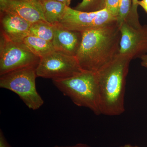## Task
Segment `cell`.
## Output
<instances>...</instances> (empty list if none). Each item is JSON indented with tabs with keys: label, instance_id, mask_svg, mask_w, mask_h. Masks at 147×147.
I'll return each instance as SVG.
<instances>
[{
	"label": "cell",
	"instance_id": "6da1fadb",
	"mask_svg": "<svg viewBox=\"0 0 147 147\" xmlns=\"http://www.w3.org/2000/svg\"><path fill=\"white\" fill-rule=\"evenodd\" d=\"M76 58L83 71L96 72L119 55L121 34L117 21L82 32Z\"/></svg>",
	"mask_w": 147,
	"mask_h": 147
},
{
	"label": "cell",
	"instance_id": "7a4b0ae2",
	"mask_svg": "<svg viewBox=\"0 0 147 147\" xmlns=\"http://www.w3.org/2000/svg\"><path fill=\"white\" fill-rule=\"evenodd\" d=\"M131 60L119 54L96 72L101 115L119 116L124 112L125 84Z\"/></svg>",
	"mask_w": 147,
	"mask_h": 147
},
{
	"label": "cell",
	"instance_id": "3957f363",
	"mask_svg": "<svg viewBox=\"0 0 147 147\" xmlns=\"http://www.w3.org/2000/svg\"><path fill=\"white\" fill-rule=\"evenodd\" d=\"M53 82L75 105L88 108L97 115H101L96 72L83 71L70 78Z\"/></svg>",
	"mask_w": 147,
	"mask_h": 147
},
{
	"label": "cell",
	"instance_id": "277c9868",
	"mask_svg": "<svg viewBox=\"0 0 147 147\" xmlns=\"http://www.w3.org/2000/svg\"><path fill=\"white\" fill-rule=\"evenodd\" d=\"M36 67H25L0 76V87L16 93L29 109L34 110L44 103L36 87Z\"/></svg>",
	"mask_w": 147,
	"mask_h": 147
},
{
	"label": "cell",
	"instance_id": "5b68a950",
	"mask_svg": "<svg viewBox=\"0 0 147 147\" xmlns=\"http://www.w3.org/2000/svg\"><path fill=\"white\" fill-rule=\"evenodd\" d=\"M40 60L23 42H12L1 35L0 76L25 67H37Z\"/></svg>",
	"mask_w": 147,
	"mask_h": 147
},
{
	"label": "cell",
	"instance_id": "8992f818",
	"mask_svg": "<svg viewBox=\"0 0 147 147\" xmlns=\"http://www.w3.org/2000/svg\"><path fill=\"white\" fill-rule=\"evenodd\" d=\"M82 71L76 57L56 51L40 59L36 68L37 77L53 81L67 79Z\"/></svg>",
	"mask_w": 147,
	"mask_h": 147
},
{
	"label": "cell",
	"instance_id": "52a82bcc",
	"mask_svg": "<svg viewBox=\"0 0 147 147\" xmlns=\"http://www.w3.org/2000/svg\"><path fill=\"white\" fill-rule=\"evenodd\" d=\"M116 21L117 18L106 8L94 12H84L67 6L63 17L58 24L69 30L82 33Z\"/></svg>",
	"mask_w": 147,
	"mask_h": 147
},
{
	"label": "cell",
	"instance_id": "ba28073f",
	"mask_svg": "<svg viewBox=\"0 0 147 147\" xmlns=\"http://www.w3.org/2000/svg\"><path fill=\"white\" fill-rule=\"evenodd\" d=\"M120 55L133 59L147 53V26L135 28L124 21L120 26Z\"/></svg>",
	"mask_w": 147,
	"mask_h": 147
},
{
	"label": "cell",
	"instance_id": "9c48e42d",
	"mask_svg": "<svg viewBox=\"0 0 147 147\" xmlns=\"http://www.w3.org/2000/svg\"><path fill=\"white\" fill-rule=\"evenodd\" d=\"M1 35L13 42L22 43L30 35L31 23L8 11L1 12Z\"/></svg>",
	"mask_w": 147,
	"mask_h": 147
},
{
	"label": "cell",
	"instance_id": "30bf717a",
	"mask_svg": "<svg viewBox=\"0 0 147 147\" xmlns=\"http://www.w3.org/2000/svg\"><path fill=\"white\" fill-rule=\"evenodd\" d=\"M53 44L55 51L76 57L82 40V33L55 25Z\"/></svg>",
	"mask_w": 147,
	"mask_h": 147
},
{
	"label": "cell",
	"instance_id": "8fae6325",
	"mask_svg": "<svg viewBox=\"0 0 147 147\" xmlns=\"http://www.w3.org/2000/svg\"><path fill=\"white\" fill-rule=\"evenodd\" d=\"M4 11L16 14L31 24L39 21H46L38 0H7Z\"/></svg>",
	"mask_w": 147,
	"mask_h": 147
},
{
	"label": "cell",
	"instance_id": "7c38bea8",
	"mask_svg": "<svg viewBox=\"0 0 147 147\" xmlns=\"http://www.w3.org/2000/svg\"><path fill=\"white\" fill-rule=\"evenodd\" d=\"M41 10L47 22L53 25L59 24L67 6L54 0H38Z\"/></svg>",
	"mask_w": 147,
	"mask_h": 147
},
{
	"label": "cell",
	"instance_id": "4fadbf2b",
	"mask_svg": "<svg viewBox=\"0 0 147 147\" xmlns=\"http://www.w3.org/2000/svg\"><path fill=\"white\" fill-rule=\"evenodd\" d=\"M22 42L34 55L40 59L55 51L53 42L34 36L29 35Z\"/></svg>",
	"mask_w": 147,
	"mask_h": 147
},
{
	"label": "cell",
	"instance_id": "5bb4252c",
	"mask_svg": "<svg viewBox=\"0 0 147 147\" xmlns=\"http://www.w3.org/2000/svg\"><path fill=\"white\" fill-rule=\"evenodd\" d=\"M55 25L47 21H36L32 24L30 28V35L52 42L55 34Z\"/></svg>",
	"mask_w": 147,
	"mask_h": 147
},
{
	"label": "cell",
	"instance_id": "9a60e30c",
	"mask_svg": "<svg viewBox=\"0 0 147 147\" xmlns=\"http://www.w3.org/2000/svg\"><path fill=\"white\" fill-rule=\"evenodd\" d=\"M106 0H83L74 9L84 12H94L105 8Z\"/></svg>",
	"mask_w": 147,
	"mask_h": 147
},
{
	"label": "cell",
	"instance_id": "2e32d148",
	"mask_svg": "<svg viewBox=\"0 0 147 147\" xmlns=\"http://www.w3.org/2000/svg\"><path fill=\"white\" fill-rule=\"evenodd\" d=\"M132 0H119L118 14L117 21L119 26L127 18L131 10Z\"/></svg>",
	"mask_w": 147,
	"mask_h": 147
},
{
	"label": "cell",
	"instance_id": "e0dca14e",
	"mask_svg": "<svg viewBox=\"0 0 147 147\" xmlns=\"http://www.w3.org/2000/svg\"><path fill=\"white\" fill-rule=\"evenodd\" d=\"M139 1V0H132V5L130 13L125 20L128 24L135 28H139L142 26L139 22V16L137 11Z\"/></svg>",
	"mask_w": 147,
	"mask_h": 147
},
{
	"label": "cell",
	"instance_id": "ac0fdd59",
	"mask_svg": "<svg viewBox=\"0 0 147 147\" xmlns=\"http://www.w3.org/2000/svg\"><path fill=\"white\" fill-rule=\"evenodd\" d=\"M119 0H106L105 8L117 18L118 14Z\"/></svg>",
	"mask_w": 147,
	"mask_h": 147
},
{
	"label": "cell",
	"instance_id": "d6986e66",
	"mask_svg": "<svg viewBox=\"0 0 147 147\" xmlns=\"http://www.w3.org/2000/svg\"><path fill=\"white\" fill-rule=\"evenodd\" d=\"M0 147H11L7 141L1 129L0 130Z\"/></svg>",
	"mask_w": 147,
	"mask_h": 147
},
{
	"label": "cell",
	"instance_id": "ffe728a7",
	"mask_svg": "<svg viewBox=\"0 0 147 147\" xmlns=\"http://www.w3.org/2000/svg\"><path fill=\"white\" fill-rule=\"evenodd\" d=\"M7 4V0H0V10L1 12L5 10Z\"/></svg>",
	"mask_w": 147,
	"mask_h": 147
},
{
	"label": "cell",
	"instance_id": "44dd1931",
	"mask_svg": "<svg viewBox=\"0 0 147 147\" xmlns=\"http://www.w3.org/2000/svg\"><path fill=\"white\" fill-rule=\"evenodd\" d=\"M142 65L147 68V53L141 57Z\"/></svg>",
	"mask_w": 147,
	"mask_h": 147
},
{
	"label": "cell",
	"instance_id": "7402d4cb",
	"mask_svg": "<svg viewBox=\"0 0 147 147\" xmlns=\"http://www.w3.org/2000/svg\"><path fill=\"white\" fill-rule=\"evenodd\" d=\"M54 147H91L88 145L84 144H78L74 146H55Z\"/></svg>",
	"mask_w": 147,
	"mask_h": 147
},
{
	"label": "cell",
	"instance_id": "603a6c76",
	"mask_svg": "<svg viewBox=\"0 0 147 147\" xmlns=\"http://www.w3.org/2000/svg\"><path fill=\"white\" fill-rule=\"evenodd\" d=\"M54 1H57L59 2L63 3L64 4L67 6L69 7L70 3H71V1L72 0H54Z\"/></svg>",
	"mask_w": 147,
	"mask_h": 147
},
{
	"label": "cell",
	"instance_id": "cb8c5ba5",
	"mask_svg": "<svg viewBox=\"0 0 147 147\" xmlns=\"http://www.w3.org/2000/svg\"><path fill=\"white\" fill-rule=\"evenodd\" d=\"M139 5L141 7L143 6H147V0H142V1H139L138 2Z\"/></svg>",
	"mask_w": 147,
	"mask_h": 147
},
{
	"label": "cell",
	"instance_id": "d4e9b609",
	"mask_svg": "<svg viewBox=\"0 0 147 147\" xmlns=\"http://www.w3.org/2000/svg\"><path fill=\"white\" fill-rule=\"evenodd\" d=\"M119 147H140L139 146H132V145L130 144H125L123 145V146H121Z\"/></svg>",
	"mask_w": 147,
	"mask_h": 147
},
{
	"label": "cell",
	"instance_id": "484cf974",
	"mask_svg": "<svg viewBox=\"0 0 147 147\" xmlns=\"http://www.w3.org/2000/svg\"><path fill=\"white\" fill-rule=\"evenodd\" d=\"M142 7L144 9V10L147 13V6H142Z\"/></svg>",
	"mask_w": 147,
	"mask_h": 147
}]
</instances>
